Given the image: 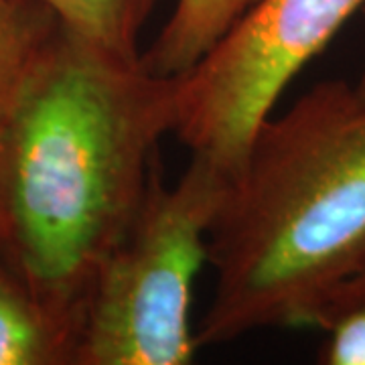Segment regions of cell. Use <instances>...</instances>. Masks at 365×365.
<instances>
[{"mask_svg": "<svg viewBox=\"0 0 365 365\" xmlns=\"http://www.w3.org/2000/svg\"><path fill=\"white\" fill-rule=\"evenodd\" d=\"M177 88L179 76L120 61L59 26L14 108L0 153V250L78 329L175 128Z\"/></svg>", "mask_w": 365, "mask_h": 365, "instance_id": "1", "label": "cell"}, {"mask_svg": "<svg viewBox=\"0 0 365 365\" xmlns=\"http://www.w3.org/2000/svg\"><path fill=\"white\" fill-rule=\"evenodd\" d=\"M365 262V104L323 81L268 116L209 230L213 297L197 345L274 327H319Z\"/></svg>", "mask_w": 365, "mask_h": 365, "instance_id": "2", "label": "cell"}, {"mask_svg": "<svg viewBox=\"0 0 365 365\" xmlns=\"http://www.w3.org/2000/svg\"><path fill=\"white\" fill-rule=\"evenodd\" d=\"M230 179L213 160L191 155L169 187L158 160L134 220L91 282L76 365L193 361V287Z\"/></svg>", "mask_w": 365, "mask_h": 365, "instance_id": "3", "label": "cell"}, {"mask_svg": "<svg viewBox=\"0 0 365 365\" xmlns=\"http://www.w3.org/2000/svg\"><path fill=\"white\" fill-rule=\"evenodd\" d=\"M365 0H258L179 76L173 132L234 175L282 91Z\"/></svg>", "mask_w": 365, "mask_h": 365, "instance_id": "4", "label": "cell"}, {"mask_svg": "<svg viewBox=\"0 0 365 365\" xmlns=\"http://www.w3.org/2000/svg\"><path fill=\"white\" fill-rule=\"evenodd\" d=\"M79 329L31 290L0 250V365H76Z\"/></svg>", "mask_w": 365, "mask_h": 365, "instance_id": "5", "label": "cell"}, {"mask_svg": "<svg viewBox=\"0 0 365 365\" xmlns=\"http://www.w3.org/2000/svg\"><path fill=\"white\" fill-rule=\"evenodd\" d=\"M258 0H177L155 43L140 53L148 71L177 78L195 67Z\"/></svg>", "mask_w": 365, "mask_h": 365, "instance_id": "6", "label": "cell"}, {"mask_svg": "<svg viewBox=\"0 0 365 365\" xmlns=\"http://www.w3.org/2000/svg\"><path fill=\"white\" fill-rule=\"evenodd\" d=\"M57 29L41 0H0V153L19 98Z\"/></svg>", "mask_w": 365, "mask_h": 365, "instance_id": "7", "label": "cell"}, {"mask_svg": "<svg viewBox=\"0 0 365 365\" xmlns=\"http://www.w3.org/2000/svg\"><path fill=\"white\" fill-rule=\"evenodd\" d=\"M69 37L120 61L140 59V35L158 0H41Z\"/></svg>", "mask_w": 365, "mask_h": 365, "instance_id": "8", "label": "cell"}, {"mask_svg": "<svg viewBox=\"0 0 365 365\" xmlns=\"http://www.w3.org/2000/svg\"><path fill=\"white\" fill-rule=\"evenodd\" d=\"M329 333L319 361L325 365H365V302H355L327 319Z\"/></svg>", "mask_w": 365, "mask_h": 365, "instance_id": "9", "label": "cell"}, {"mask_svg": "<svg viewBox=\"0 0 365 365\" xmlns=\"http://www.w3.org/2000/svg\"><path fill=\"white\" fill-rule=\"evenodd\" d=\"M355 302H365V262L333 292V297L329 299L325 311L321 314L319 329L325 325L329 317H333L337 311L345 309V307H351Z\"/></svg>", "mask_w": 365, "mask_h": 365, "instance_id": "10", "label": "cell"}, {"mask_svg": "<svg viewBox=\"0 0 365 365\" xmlns=\"http://www.w3.org/2000/svg\"><path fill=\"white\" fill-rule=\"evenodd\" d=\"M353 90H355V96H357V100L365 104V69L364 73H361V78L357 81V86H353Z\"/></svg>", "mask_w": 365, "mask_h": 365, "instance_id": "11", "label": "cell"}]
</instances>
